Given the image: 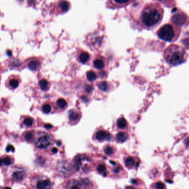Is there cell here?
<instances>
[{"label": "cell", "mask_w": 189, "mask_h": 189, "mask_svg": "<svg viewBox=\"0 0 189 189\" xmlns=\"http://www.w3.org/2000/svg\"><path fill=\"white\" fill-rule=\"evenodd\" d=\"M96 140L99 141H103L105 139L109 140V134H108L104 130H100L96 133Z\"/></svg>", "instance_id": "obj_10"}, {"label": "cell", "mask_w": 189, "mask_h": 189, "mask_svg": "<svg viewBox=\"0 0 189 189\" xmlns=\"http://www.w3.org/2000/svg\"><path fill=\"white\" fill-rule=\"evenodd\" d=\"M52 153H56L57 151H58V149H57V148L54 147V148H53V149H52Z\"/></svg>", "instance_id": "obj_37"}, {"label": "cell", "mask_w": 189, "mask_h": 189, "mask_svg": "<svg viewBox=\"0 0 189 189\" xmlns=\"http://www.w3.org/2000/svg\"><path fill=\"white\" fill-rule=\"evenodd\" d=\"M51 187V183L49 180H40L36 184L37 189H49Z\"/></svg>", "instance_id": "obj_9"}, {"label": "cell", "mask_w": 189, "mask_h": 189, "mask_svg": "<svg viewBox=\"0 0 189 189\" xmlns=\"http://www.w3.org/2000/svg\"><path fill=\"white\" fill-rule=\"evenodd\" d=\"M6 151L7 152H9V151H12L13 152V151H15V147H13L11 145H9L6 147Z\"/></svg>", "instance_id": "obj_34"}, {"label": "cell", "mask_w": 189, "mask_h": 189, "mask_svg": "<svg viewBox=\"0 0 189 189\" xmlns=\"http://www.w3.org/2000/svg\"><path fill=\"white\" fill-rule=\"evenodd\" d=\"M42 111L45 114H48L51 111V107L49 104H45L43 106Z\"/></svg>", "instance_id": "obj_31"}, {"label": "cell", "mask_w": 189, "mask_h": 189, "mask_svg": "<svg viewBox=\"0 0 189 189\" xmlns=\"http://www.w3.org/2000/svg\"><path fill=\"white\" fill-rule=\"evenodd\" d=\"M135 162L134 159L132 157H128L125 160V164L127 168H132L135 165Z\"/></svg>", "instance_id": "obj_16"}, {"label": "cell", "mask_w": 189, "mask_h": 189, "mask_svg": "<svg viewBox=\"0 0 189 189\" xmlns=\"http://www.w3.org/2000/svg\"><path fill=\"white\" fill-rule=\"evenodd\" d=\"M97 171H98L99 173L103 174L105 173L106 171V167L104 164H99L97 167Z\"/></svg>", "instance_id": "obj_30"}, {"label": "cell", "mask_w": 189, "mask_h": 189, "mask_svg": "<svg viewBox=\"0 0 189 189\" xmlns=\"http://www.w3.org/2000/svg\"><path fill=\"white\" fill-rule=\"evenodd\" d=\"M67 187L69 189H80L81 188V184L77 181L72 180L68 183Z\"/></svg>", "instance_id": "obj_13"}, {"label": "cell", "mask_w": 189, "mask_h": 189, "mask_svg": "<svg viewBox=\"0 0 189 189\" xmlns=\"http://www.w3.org/2000/svg\"><path fill=\"white\" fill-rule=\"evenodd\" d=\"M155 188L156 189H165V185L161 182H158L155 184Z\"/></svg>", "instance_id": "obj_33"}, {"label": "cell", "mask_w": 189, "mask_h": 189, "mask_svg": "<svg viewBox=\"0 0 189 189\" xmlns=\"http://www.w3.org/2000/svg\"><path fill=\"white\" fill-rule=\"evenodd\" d=\"M160 2L164 5L165 6L170 7L171 6H174L175 4V0H156Z\"/></svg>", "instance_id": "obj_19"}, {"label": "cell", "mask_w": 189, "mask_h": 189, "mask_svg": "<svg viewBox=\"0 0 189 189\" xmlns=\"http://www.w3.org/2000/svg\"><path fill=\"white\" fill-rule=\"evenodd\" d=\"M181 27L173 24H164L157 31V35L160 39L166 42H174L180 35Z\"/></svg>", "instance_id": "obj_3"}, {"label": "cell", "mask_w": 189, "mask_h": 189, "mask_svg": "<svg viewBox=\"0 0 189 189\" xmlns=\"http://www.w3.org/2000/svg\"><path fill=\"white\" fill-rule=\"evenodd\" d=\"M164 16V9L158 2L147 3L141 11L140 23L147 30H153L160 24Z\"/></svg>", "instance_id": "obj_1"}, {"label": "cell", "mask_w": 189, "mask_h": 189, "mask_svg": "<svg viewBox=\"0 0 189 189\" xmlns=\"http://www.w3.org/2000/svg\"><path fill=\"white\" fill-rule=\"evenodd\" d=\"M78 117H79V115L76 111H72L69 112V118L70 120L72 121H75L78 119Z\"/></svg>", "instance_id": "obj_24"}, {"label": "cell", "mask_w": 189, "mask_h": 189, "mask_svg": "<svg viewBox=\"0 0 189 189\" xmlns=\"http://www.w3.org/2000/svg\"><path fill=\"white\" fill-rule=\"evenodd\" d=\"M53 127V126L51 124H46L45 125V128L46 129H51Z\"/></svg>", "instance_id": "obj_36"}, {"label": "cell", "mask_w": 189, "mask_h": 189, "mask_svg": "<svg viewBox=\"0 0 189 189\" xmlns=\"http://www.w3.org/2000/svg\"><path fill=\"white\" fill-rule=\"evenodd\" d=\"M90 59V54L87 52L83 51L79 55V60L81 63L85 64Z\"/></svg>", "instance_id": "obj_12"}, {"label": "cell", "mask_w": 189, "mask_h": 189, "mask_svg": "<svg viewBox=\"0 0 189 189\" xmlns=\"http://www.w3.org/2000/svg\"><path fill=\"white\" fill-rule=\"evenodd\" d=\"M24 124L28 127L31 126L33 125V119L31 118H27L24 120Z\"/></svg>", "instance_id": "obj_27"}, {"label": "cell", "mask_w": 189, "mask_h": 189, "mask_svg": "<svg viewBox=\"0 0 189 189\" xmlns=\"http://www.w3.org/2000/svg\"><path fill=\"white\" fill-rule=\"evenodd\" d=\"M128 137V134L125 132L118 133L117 135V139L118 141H119V143L125 142L127 140Z\"/></svg>", "instance_id": "obj_15"}, {"label": "cell", "mask_w": 189, "mask_h": 189, "mask_svg": "<svg viewBox=\"0 0 189 189\" xmlns=\"http://www.w3.org/2000/svg\"><path fill=\"white\" fill-rule=\"evenodd\" d=\"M93 89V87H92L91 85H88V87L86 88V91L87 92L89 93L90 92H92V90Z\"/></svg>", "instance_id": "obj_35"}, {"label": "cell", "mask_w": 189, "mask_h": 189, "mask_svg": "<svg viewBox=\"0 0 189 189\" xmlns=\"http://www.w3.org/2000/svg\"><path fill=\"white\" fill-rule=\"evenodd\" d=\"M82 164V159L80 155L76 156L74 160V167L76 171L79 170V168Z\"/></svg>", "instance_id": "obj_17"}, {"label": "cell", "mask_w": 189, "mask_h": 189, "mask_svg": "<svg viewBox=\"0 0 189 189\" xmlns=\"http://www.w3.org/2000/svg\"><path fill=\"white\" fill-rule=\"evenodd\" d=\"M60 7L62 12H66L68 11L70 7V4L69 2L65 0L61 1L60 3Z\"/></svg>", "instance_id": "obj_14"}, {"label": "cell", "mask_w": 189, "mask_h": 189, "mask_svg": "<svg viewBox=\"0 0 189 189\" xmlns=\"http://www.w3.org/2000/svg\"><path fill=\"white\" fill-rule=\"evenodd\" d=\"M175 13L171 16L170 21L173 24L181 27L187 22V16L179 9H174Z\"/></svg>", "instance_id": "obj_4"}, {"label": "cell", "mask_w": 189, "mask_h": 189, "mask_svg": "<svg viewBox=\"0 0 189 189\" xmlns=\"http://www.w3.org/2000/svg\"><path fill=\"white\" fill-rule=\"evenodd\" d=\"M39 85L41 89L43 90H45L47 89L48 86V82L45 79H42L39 82Z\"/></svg>", "instance_id": "obj_25"}, {"label": "cell", "mask_w": 189, "mask_h": 189, "mask_svg": "<svg viewBox=\"0 0 189 189\" xmlns=\"http://www.w3.org/2000/svg\"><path fill=\"white\" fill-rule=\"evenodd\" d=\"M11 164V160L9 157H5L2 159H0V166H2L3 165L9 166Z\"/></svg>", "instance_id": "obj_20"}, {"label": "cell", "mask_w": 189, "mask_h": 189, "mask_svg": "<svg viewBox=\"0 0 189 189\" xmlns=\"http://www.w3.org/2000/svg\"><path fill=\"white\" fill-rule=\"evenodd\" d=\"M104 152L105 153L108 155H111V154H113L114 153V149L113 147H111L108 146L105 147L104 149Z\"/></svg>", "instance_id": "obj_29"}, {"label": "cell", "mask_w": 189, "mask_h": 189, "mask_svg": "<svg viewBox=\"0 0 189 189\" xmlns=\"http://www.w3.org/2000/svg\"><path fill=\"white\" fill-rule=\"evenodd\" d=\"M51 144V140L47 134L43 133L39 136L35 142L36 146L40 149H45L48 147Z\"/></svg>", "instance_id": "obj_6"}, {"label": "cell", "mask_w": 189, "mask_h": 189, "mask_svg": "<svg viewBox=\"0 0 189 189\" xmlns=\"http://www.w3.org/2000/svg\"><path fill=\"white\" fill-rule=\"evenodd\" d=\"M58 170L62 174H68L71 169L68 163L65 162H60L58 165Z\"/></svg>", "instance_id": "obj_7"}, {"label": "cell", "mask_w": 189, "mask_h": 189, "mask_svg": "<svg viewBox=\"0 0 189 189\" xmlns=\"http://www.w3.org/2000/svg\"><path fill=\"white\" fill-rule=\"evenodd\" d=\"M133 0H107V7L111 9H119L129 5Z\"/></svg>", "instance_id": "obj_5"}, {"label": "cell", "mask_w": 189, "mask_h": 189, "mask_svg": "<svg viewBox=\"0 0 189 189\" xmlns=\"http://www.w3.org/2000/svg\"><path fill=\"white\" fill-rule=\"evenodd\" d=\"M33 138V134L32 133L29 132H27L24 136V139L26 141H30Z\"/></svg>", "instance_id": "obj_32"}, {"label": "cell", "mask_w": 189, "mask_h": 189, "mask_svg": "<svg viewBox=\"0 0 189 189\" xmlns=\"http://www.w3.org/2000/svg\"><path fill=\"white\" fill-rule=\"evenodd\" d=\"M9 85L12 88H16L19 85V82H18V80L16 79H13L9 82Z\"/></svg>", "instance_id": "obj_28"}, {"label": "cell", "mask_w": 189, "mask_h": 189, "mask_svg": "<svg viewBox=\"0 0 189 189\" xmlns=\"http://www.w3.org/2000/svg\"><path fill=\"white\" fill-rule=\"evenodd\" d=\"M117 125L120 129H124L127 125L126 120L123 118H120L117 120Z\"/></svg>", "instance_id": "obj_18"}, {"label": "cell", "mask_w": 189, "mask_h": 189, "mask_svg": "<svg viewBox=\"0 0 189 189\" xmlns=\"http://www.w3.org/2000/svg\"><path fill=\"white\" fill-rule=\"evenodd\" d=\"M164 58L168 63L173 66L185 62L187 57L185 50L177 45H171L165 49Z\"/></svg>", "instance_id": "obj_2"}, {"label": "cell", "mask_w": 189, "mask_h": 189, "mask_svg": "<svg viewBox=\"0 0 189 189\" xmlns=\"http://www.w3.org/2000/svg\"><path fill=\"white\" fill-rule=\"evenodd\" d=\"M57 105H58V107L60 108H65L67 105L66 101L62 98L58 99L57 100Z\"/></svg>", "instance_id": "obj_26"}, {"label": "cell", "mask_w": 189, "mask_h": 189, "mask_svg": "<svg viewBox=\"0 0 189 189\" xmlns=\"http://www.w3.org/2000/svg\"><path fill=\"white\" fill-rule=\"evenodd\" d=\"M87 78L89 81H93L96 79V73L93 71H89L87 72Z\"/></svg>", "instance_id": "obj_21"}, {"label": "cell", "mask_w": 189, "mask_h": 189, "mask_svg": "<svg viewBox=\"0 0 189 189\" xmlns=\"http://www.w3.org/2000/svg\"><path fill=\"white\" fill-rule=\"evenodd\" d=\"M98 87L99 89L103 92H106L108 89V84L107 82L102 81L99 82L98 84Z\"/></svg>", "instance_id": "obj_23"}, {"label": "cell", "mask_w": 189, "mask_h": 189, "mask_svg": "<svg viewBox=\"0 0 189 189\" xmlns=\"http://www.w3.org/2000/svg\"><path fill=\"white\" fill-rule=\"evenodd\" d=\"M39 63L36 60H32L28 64V68L32 71H35L39 67Z\"/></svg>", "instance_id": "obj_22"}, {"label": "cell", "mask_w": 189, "mask_h": 189, "mask_svg": "<svg viewBox=\"0 0 189 189\" xmlns=\"http://www.w3.org/2000/svg\"><path fill=\"white\" fill-rule=\"evenodd\" d=\"M25 175H26L25 173L23 170L16 171L13 172L12 174V179L15 181L20 182L23 180L24 177H25Z\"/></svg>", "instance_id": "obj_8"}, {"label": "cell", "mask_w": 189, "mask_h": 189, "mask_svg": "<svg viewBox=\"0 0 189 189\" xmlns=\"http://www.w3.org/2000/svg\"><path fill=\"white\" fill-rule=\"evenodd\" d=\"M93 66L97 69H102L105 67V62L103 58H97L93 61Z\"/></svg>", "instance_id": "obj_11"}, {"label": "cell", "mask_w": 189, "mask_h": 189, "mask_svg": "<svg viewBox=\"0 0 189 189\" xmlns=\"http://www.w3.org/2000/svg\"><path fill=\"white\" fill-rule=\"evenodd\" d=\"M62 144V143H61V141H58L57 142V145H59V146H60V145Z\"/></svg>", "instance_id": "obj_38"}]
</instances>
